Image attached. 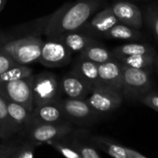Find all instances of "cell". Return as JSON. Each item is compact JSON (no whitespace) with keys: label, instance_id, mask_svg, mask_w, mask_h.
<instances>
[{"label":"cell","instance_id":"d6986e66","mask_svg":"<svg viewBox=\"0 0 158 158\" xmlns=\"http://www.w3.org/2000/svg\"><path fill=\"white\" fill-rule=\"evenodd\" d=\"M69 140L82 158H102L97 148L84 137V130H73L69 135Z\"/></svg>","mask_w":158,"mask_h":158},{"label":"cell","instance_id":"44dd1931","mask_svg":"<svg viewBox=\"0 0 158 158\" xmlns=\"http://www.w3.org/2000/svg\"><path fill=\"white\" fill-rule=\"evenodd\" d=\"M102 36L107 39L135 41L141 39L142 35L139 30L119 23L113 26L111 29H109L107 32H105Z\"/></svg>","mask_w":158,"mask_h":158},{"label":"cell","instance_id":"4fadbf2b","mask_svg":"<svg viewBox=\"0 0 158 158\" xmlns=\"http://www.w3.org/2000/svg\"><path fill=\"white\" fill-rule=\"evenodd\" d=\"M117 23H119V22L113 12L112 8L108 7L98 12L91 18V20H89L81 29L86 28L88 33L102 36L105 32Z\"/></svg>","mask_w":158,"mask_h":158},{"label":"cell","instance_id":"5b68a950","mask_svg":"<svg viewBox=\"0 0 158 158\" xmlns=\"http://www.w3.org/2000/svg\"><path fill=\"white\" fill-rule=\"evenodd\" d=\"M123 100L122 93L103 85L93 87L89 95L86 98L87 102L100 115L112 113L118 109Z\"/></svg>","mask_w":158,"mask_h":158},{"label":"cell","instance_id":"7c38bea8","mask_svg":"<svg viewBox=\"0 0 158 158\" xmlns=\"http://www.w3.org/2000/svg\"><path fill=\"white\" fill-rule=\"evenodd\" d=\"M120 23L139 30L143 25V15L138 6L127 1H117L111 7Z\"/></svg>","mask_w":158,"mask_h":158},{"label":"cell","instance_id":"7402d4cb","mask_svg":"<svg viewBox=\"0 0 158 158\" xmlns=\"http://www.w3.org/2000/svg\"><path fill=\"white\" fill-rule=\"evenodd\" d=\"M114 58L122 56H131L139 54L156 53L154 48L146 43H128L114 48L112 51Z\"/></svg>","mask_w":158,"mask_h":158},{"label":"cell","instance_id":"e0dca14e","mask_svg":"<svg viewBox=\"0 0 158 158\" xmlns=\"http://www.w3.org/2000/svg\"><path fill=\"white\" fill-rule=\"evenodd\" d=\"M72 71L76 73L84 80L89 83L92 88L98 85H102L99 76V64L91 60H89L79 56Z\"/></svg>","mask_w":158,"mask_h":158},{"label":"cell","instance_id":"ffe728a7","mask_svg":"<svg viewBox=\"0 0 158 158\" xmlns=\"http://www.w3.org/2000/svg\"><path fill=\"white\" fill-rule=\"evenodd\" d=\"M80 57L91 60L97 64H101L115 59L112 51L108 50L99 41H96L95 43L89 45L88 48L82 50L80 52Z\"/></svg>","mask_w":158,"mask_h":158},{"label":"cell","instance_id":"52a82bcc","mask_svg":"<svg viewBox=\"0 0 158 158\" xmlns=\"http://www.w3.org/2000/svg\"><path fill=\"white\" fill-rule=\"evenodd\" d=\"M60 83L56 75L49 72H43L34 75L33 102L34 106L57 102L60 98Z\"/></svg>","mask_w":158,"mask_h":158},{"label":"cell","instance_id":"3957f363","mask_svg":"<svg viewBox=\"0 0 158 158\" xmlns=\"http://www.w3.org/2000/svg\"><path fill=\"white\" fill-rule=\"evenodd\" d=\"M121 63V62H120ZM123 97L129 101H139L141 96L152 90L149 68L138 69L123 63Z\"/></svg>","mask_w":158,"mask_h":158},{"label":"cell","instance_id":"ba28073f","mask_svg":"<svg viewBox=\"0 0 158 158\" xmlns=\"http://www.w3.org/2000/svg\"><path fill=\"white\" fill-rule=\"evenodd\" d=\"M59 104L69 122L79 125L90 124L96 121L100 114H98L87 102L86 100L80 99H60Z\"/></svg>","mask_w":158,"mask_h":158},{"label":"cell","instance_id":"484cf974","mask_svg":"<svg viewBox=\"0 0 158 158\" xmlns=\"http://www.w3.org/2000/svg\"><path fill=\"white\" fill-rule=\"evenodd\" d=\"M47 143L52 146L65 158H82V156L79 154V152L71 144L69 140V136L61 139H53Z\"/></svg>","mask_w":158,"mask_h":158},{"label":"cell","instance_id":"ac0fdd59","mask_svg":"<svg viewBox=\"0 0 158 158\" xmlns=\"http://www.w3.org/2000/svg\"><path fill=\"white\" fill-rule=\"evenodd\" d=\"M89 139L97 149H100L113 158H127L126 147L120 145L112 139L99 135H92L89 137Z\"/></svg>","mask_w":158,"mask_h":158},{"label":"cell","instance_id":"603a6c76","mask_svg":"<svg viewBox=\"0 0 158 158\" xmlns=\"http://www.w3.org/2000/svg\"><path fill=\"white\" fill-rule=\"evenodd\" d=\"M15 134V127L7 108L6 100L0 95V139L9 140Z\"/></svg>","mask_w":158,"mask_h":158},{"label":"cell","instance_id":"d4e9b609","mask_svg":"<svg viewBox=\"0 0 158 158\" xmlns=\"http://www.w3.org/2000/svg\"><path fill=\"white\" fill-rule=\"evenodd\" d=\"M33 74V70L27 65L17 64L3 73L2 74H0V84L20 80V79L29 77Z\"/></svg>","mask_w":158,"mask_h":158},{"label":"cell","instance_id":"9c48e42d","mask_svg":"<svg viewBox=\"0 0 158 158\" xmlns=\"http://www.w3.org/2000/svg\"><path fill=\"white\" fill-rule=\"evenodd\" d=\"M72 51L59 39L43 41L38 62L46 67L56 68L67 65L72 59Z\"/></svg>","mask_w":158,"mask_h":158},{"label":"cell","instance_id":"8992f818","mask_svg":"<svg viewBox=\"0 0 158 158\" xmlns=\"http://www.w3.org/2000/svg\"><path fill=\"white\" fill-rule=\"evenodd\" d=\"M34 75L7 83L0 84V95L5 100L14 102L31 111L34 108L33 82Z\"/></svg>","mask_w":158,"mask_h":158},{"label":"cell","instance_id":"7a4b0ae2","mask_svg":"<svg viewBox=\"0 0 158 158\" xmlns=\"http://www.w3.org/2000/svg\"><path fill=\"white\" fill-rule=\"evenodd\" d=\"M103 0H77L66 3L48 16L44 35L55 38L65 33L79 31L98 10Z\"/></svg>","mask_w":158,"mask_h":158},{"label":"cell","instance_id":"30bf717a","mask_svg":"<svg viewBox=\"0 0 158 158\" xmlns=\"http://www.w3.org/2000/svg\"><path fill=\"white\" fill-rule=\"evenodd\" d=\"M60 89L66 98L86 100L92 89V86L76 73L71 71L62 76Z\"/></svg>","mask_w":158,"mask_h":158},{"label":"cell","instance_id":"8fae6325","mask_svg":"<svg viewBox=\"0 0 158 158\" xmlns=\"http://www.w3.org/2000/svg\"><path fill=\"white\" fill-rule=\"evenodd\" d=\"M99 76L102 85L122 93L123 70L119 60L114 59L99 64Z\"/></svg>","mask_w":158,"mask_h":158},{"label":"cell","instance_id":"277c9868","mask_svg":"<svg viewBox=\"0 0 158 158\" xmlns=\"http://www.w3.org/2000/svg\"><path fill=\"white\" fill-rule=\"evenodd\" d=\"M73 130V127L69 121L62 123L34 122L23 136L26 140L38 145L41 143H47L53 139L67 137Z\"/></svg>","mask_w":158,"mask_h":158},{"label":"cell","instance_id":"9a60e30c","mask_svg":"<svg viewBox=\"0 0 158 158\" xmlns=\"http://www.w3.org/2000/svg\"><path fill=\"white\" fill-rule=\"evenodd\" d=\"M6 102L10 116L15 127L16 134H21L23 136L27 129L34 123L32 112L14 102L6 100Z\"/></svg>","mask_w":158,"mask_h":158},{"label":"cell","instance_id":"6da1fadb","mask_svg":"<svg viewBox=\"0 0 158 158\" xmlns=\"http://www.w3.org/2000/svg\"><path fill=\"white\" fill-rule=\"evenodd\" d=\"M48 16L0 34V51L10 55L19 64L27 65L38 61L43 44L41 35L44 34Z\"/></svg>","mask_w":158,"mask_h":158},{"label":"cell","instance_id":"1f68e13d","mask_svg":"<svg viewBox=\"0 0 158 158\" xmlns=\"http://www.w3.org/2000/svg\"><path fill=\"white\" fill-rule=\"evenodd\" d=\"M126 150H127V158H146L145 156H143L141 153L132 150V149H129V148H127L126 147Z\"/></svg>","mask_w":158,"mask_h":158},{"label":"cell","instance_id":"cb8c5ba5","mask_svg":"<svg viewBox=\"0 0 158 158\" xmlns=\"http://www.w3.org/2000/svg\"><path fill=\"white\" fill-rule=\"evenodd\" d=\"M156 53L150 54H139V55H131V56H122L115 58L121 63L138 69H146L150 68L155 60Z\"/></svg>","mask_w":158,"mask_h":158},{"label":"cell","instance_id":"5bb4252c","mask_svg":"<svg viewBox=\"0 0 158 158\" xmlns=\"http://www.w3.org/2000/svg\"><path fill=\"white\" fill-rule=\"evenodd\" d=\"M59 100L57 102L34 106L32 110L33 121L37 123L66 122L67 120L59 104Z\"/></svg>","mask_w":158,"mask_h":158},{"label":"cell","instance_id":"4316f807","mask_svg":"<svg viewBox=\"0 0 158 158\" xmlns=\"http://www.w3.org/2000/svg\"><path fill=\"white\" fill-rule=\"evenodd\" d=\"M37 145L32 141L25 140L20 144L10 158H34L35 150Z\"/></svg>","mask_w":158,"mask_h":158},{"label":"cell","instance_id":"836d02e7","mask_svg":"<svg viewBox=\"0 0 158 158\" xmlns=\"http://www.w3.org/2000/svg\"><path fill=\"white\" fill-rule=\"evenodd\" d=\"M154 63H155V65H156V67H157V69H158V55H156V57H155Z\"/></svg>","mask_w":158,"mask_h":158},{"label":"cell","instance_id":"83f0119b","mask_svg":"<svg viewBox=\"0 0 158 158\" xmlns=\"http://www.w3.org/2000/svg\"><path fill=\"white\" fill-rule=\"evenodd\" d=\"M145 20L147 25L158 38V9L149 8L146 10Z\"/></svg>","mask_w":158,"mask_h":158},{"label":"cell","instance_id":"f1b7e54d","mask_svg":"<svg viewBox=\"0 0 158 158\" xmlns=\"http://www.w3.org/2000/svg\"><path fill=\"white\" fill-rule=\"evenodd\" d=\"M140 102H142L147 107L156 111L158 113V94L150 90L149 92L145 93L143 96L140 97L139 100Z\"/></svg>","mask_w":158,"mask_h":158},{"label":"cell","instance_id":"4dcf8cb0","mask_svg":"<svg viewBox=\"0 0 158 158\" xmlns=\"http://www.w3.org/2000/svg\"><path fill=\"white\" fill-rule=\"evenodd\" d=\"M17 64L19 63H17L10 55L6 54L3 51H0V74H2Z\"/></svg>","mask_w":158,"mask_h":158},{"label":"cell","instance_id":"f546056e","mask_svg":"<svg viewBox=\"0 0 158 158\" xmlns=\"http://www.w3.org/2000/svg\"><path fill=\"white\" fill-rule=\"evenodd\" d=\"M20 144L16 141L5 140L0 143V158H10Z\"/></svg>","mask_w":158,"mask_h":158},{"label":"cell","instance_id":"2e32d148","mask_svg":"<svg viewBox=\"0 0 158 158\" xmlns=\"http://www.w3.org/2000/svg\"><path fill=\"white\" fill-rule=\"evenodd\" d=\"M55 38L61 41L72 52H81L89 45L98 41L90 35L83 33L82 30L68 32Z\"/></svg>","mask_w":158,"mask_h":158},{"label":"cell","instance_id":"d6a6232c","mask_svg":"<svg viewBox=\"0 0 158 158\" xmlns=\"http://www.w3.org/2000/svg\"><path fill=\"white\" fill-rule=\"evenodd\" d=\"M7 3V0H0V12H1Z\"/></svg>","mask_w":158,"mask_h":158}]
</instances>
